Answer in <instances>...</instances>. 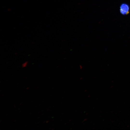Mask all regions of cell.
<instances>
[{
	"label": "cell",
	"instance_id": "cell-1",
	"mask_svg": "<svg viewBox=\"0 0 130 130\" xmlns=\"http://www.w3.org/2000/svg\"><path fill=\"white\" fill-rule=\"evenodd\" d=\"M120 10V12L122 14H127L129 12V6L126 4L123 3L121 5Z\"/></svg>",
	"mask_w": 130,
	"mask_h": 130
},
{
	"label": "cell",
	"instance_id": "cell-2",
	"mask_svg": "<svg viewBox=\"0 0 130 130\" xmlns=\"http://www.w3.org/2000/svg\"><path fill=\"white\" fill-rule=\"evenodd\" d=\"M28 62L27 61H26L23 63L22 65V68L26 67L27 65Z\"/></svg>",
	"mask_w": 130,
	"mask_h": 130
}]
</instances>
